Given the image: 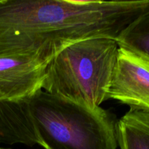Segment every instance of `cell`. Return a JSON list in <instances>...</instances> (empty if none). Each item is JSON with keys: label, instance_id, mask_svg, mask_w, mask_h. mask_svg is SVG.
<instances>
[{"label": "cell", "instance_id": "cell-1", "mask_svg": "<svg viewBox=\"0 0 149 149\" xmlns=\"http://www.w3.org/2000/svg\"><path fill=\"white\" fill-rule=\"evenodd\" d=\"M149 12V0H0V56L37 55L51 61L84 39H116Z\"/></svg>", "mask_w": 149, "mask_h": 149}, {"label": "cell", "instance_id": "cell-3", "mask_svg": "<svg viewBox=\"0 0 149 149\" xmlns=\"http://www.w3.org/2000/svg\"><path fill=\"white\" fill-rule=\"evenodd\" d=\"M119 47L116 39L108 37L71 44L50 61L42 90L77 103L98 107L109 99Z\"/></svg>", "mask_w": 149, "mask_h": 149}, {"label": "cell", "instance_id": "cell-9", "mask_svg": "<svg viewBox=\"0 0 149 149\" xmlns=\"http://www.w3.org/2000/svg\"><path fill=\"white\" fill-rule=\"evenodd\" d=\"M0 149H11V148H3V147H0Z\"/></svg>", "mask_w": 149, "mask_h": 149}, {"label": "cell", "instance_id": "cell-6", "mask_svg": "<svg viewBox=\"0 0 149 149\" xmlns=\"http://www.w3.org/2000/svg\"><path fill=\"white\" fill-rule=\"evenodd\" d=\"M0 143L29 146L37 144L26 100L13 102L0 97Z\"/></svg>", "mask_w": 149, "mask_h": 149}, {"label": "cell", "instance_id": "cell-4", "mask_svg": "<svg viewBox=\"0 0 149 149\" xmlns=\"http://www.w3.org/2000/svg\"><path fill=\"white\" fill-rule=\"evenodd\" d=\"M50 61L37 55L15 54L0 56V97L23 102L42 90Z\"/></svg>", "mask_w": 149, "mask_h": 149}, {"label": "cell", "instance_id": "cell-8", "mask_svg": "<svg viewBox=\"0 0 149 149\" xmlns=\"http://www.w3.org/2000/svg\"><path fill=\"white\" fill-rule=\"evenodd\" d=\"M116 42L119 47L149 62V12L130 24Z\"/></svg>", "mask_w": 149, "mask_h": 149}, {"label": "cell", "instance_id": "cell-2", "mask_svg": "<svg viewBox=\"0 0 149 149\" xmlns=\"http://www.w3.org/2000/svg\"><path fill=\"white\" fill-rule=\"evenodd\" d=\"M37 144L45 149H116L118 119L100 106L41 90L26 100Z\"/></svg>", "mask_w": 149, "mask_h": 149}, {"label": "cell", "instance_id": "cell-5", "mask_svg": "<svg viewBox=\"0 0 149 149\" xmlns=\"http://www.w3.org/2000/svg\"><path fill=\"white\" fill-rule=\"evenodd\" d=\"M109 98L149 112V62L119 47Z\"/></svg>", "mask_w": 149, "mask_h": 149}, {"label": "cell", "instance_id": "cell-7", "mask_svg": "<svg viewBox=\"0 0 149 149\" xmlns=\"http://www.w3.org/2000/svg\"><path fill=\"white\" fill-rule=\"evenodd\" d=\"M120 149H149V112L130 109L117 124Z\"/></svg>", "mask_w": 149, "mask_h": 149}]
</instances>
